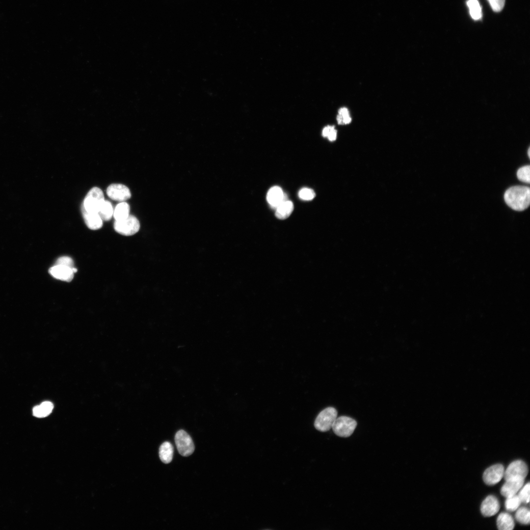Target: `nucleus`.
I'll list each match as a JSON object with an SVG mask.
<instances>
[{"label":"nucleus","mask_w":530,"mask_h":530,"mask_svg":"<svg viewBox=\"0 0 530 530\" xmlns=\"http://www.w3.org/2000/svg\"><path fill=\"white\" fill-rule=\"evenodd\" d=\"M504 199L512 209L517 211H524L530 205V187L522 186H512L505 192Z\"/></svg>","instance_id":"1"},{"label":"nucleus","mask_w":530,"mask_h":530,"mask_svg":"<svg viewBox=\"0 0 530 530\" xmlns=\"http://www.w3.org/2000/svg\"><path fill=\"white\" fill-rule=\"evenodd\" d=\"M105 200L102 190L98 187H94L85 197L82 207L87 212L98 213Z\"/></svg>","instance_id":"2"},{"label":"nucleus","mask_w":530,"mask_h":530,"mask_svg":"<svg viewBox=\"0 0 530 530\" xmlns=\"http://www.w3.org/2000/svg\"><path fill=\"white\" fill-rule=\"evenodd\" d=\"M337 410L332 407H328L322 410L317 416L314 422L315 427L318 431L326 432L332 428V425L337 418Z\"/></svg>","instance_id":"3"},{"label":"nucleus","mask_w":530,"mask_h":530,"mask_svg":"<svg viewBox=\"0 0 530 530\" xmlns=\"http://www.w3.org/2000/svg\"><path fill=\"white\" fill-rule=\"evenodd\" d=\"M356 426L357 422L353 419L346 416H341L336 418L332 428L337 436L348 437L353 433Z\"/></svg>","instance_id":"4"},{"label":"nucleus","mask_w":530,"mask_h":530,"mask_svg":"<svg viewBox=\"0 0 530 530\" xmlns=\"http://www.w3.org/2000/svg\"><path fill=\"white\" fill-rule=\"evenodd\" d=\"M114 229L118 233L126 236H132L136 234L140 229V223L137 218L132 215H129L124 219L115 220L114 223Z\"/></svg>","instance_id":"5"},{"label":"nucleus","mask_w":530,"mask_h":530,"mask_svg":"<svg viewBox=\"0 0 530 530\" xmlns=\"http://www.w3.org/2000/svg\"><path fill=\"white\" fill-rule=\"evenodd\" d=\"M175 442L179 453L188 456L193 453L194 445L191 437L184 430H180L175 434Z\"/></svg>","instance_id":"6"},{"label":"nucleus","mask_w":530,"mask_h":530,"mask_svg":"<svg viewBox=\"0 0 530 530\" xmlns=\"http://www.w3.org/2000/svg\"><path fill=\"white\" fill-rule=\"evenodd\" d=\"M106 192L111 199L121 202L125 201L131 197L129 188L125 185L120 184L110 185L107 187Z\"/></svg>","instance_id":"7"},{"label":"nucleus","mask_w":530,"mask_h":530,"mask_svg":"<svg viewBox=\"0 0 530 530\" xmlns=\"http://www.w3.org/2000/svg\"><path fill=\"white\" fill-rule=\"evenodd\" d=\"M528 473L527 464L523 461L518 460L511 462L504 472L503 477L505 480L514 477L525 478Z\"/></svg>","instance_id":"8"},{"label":"nucleus","mask_w":530,"mask_h":530,"mask_svg":"<svg viewBox=\"0 0 530 530\" xmlns=\"http://www.w3.org/2000/svg\"><path fill=\"white\" fill-rule=\"evenodd\" d=\"M504 472V467L502 464L491 466L485 470L483 474V481L488 485H494L503 478Z\"/></svg>","instance_id":"9"},{"label":"nucleus","mask_w":530,"mask_h":530,"mask_svg":"<svg viewBox=\"0 0 530 530\" xmlns=\"http://www.w3.org/2000/svg\"><path fill=\"white\" fill-rule=\"evenodd\" d=\"M525 478L522 477H514L505 480L501 489V494L505 498L516 494L523 487Z\"/></svg>","instance_id":"10"},{"label":"nucleus","mask_w":530,"mask_h":530,"mask_svg":"<svg viewBox=\"0 0 530 530\" xmlns=\"http://www.w3.org/2000/svg\"><path fill=\"white\" fill-rule=\"evenodd\" d=\"M72 268L55 264L50 268L49 272L53 277L57 279L70 282L72 280L74 274Z\"/></svg>","instance_id":"11"},{"label":"nucleus","mask_w":530,"mask_h":530,"mask_svg":"<svg viewBox=\"0 0 530 530\" xmlns=\"http://www.w3.org/2000/svg\"><path fill=\"white\" fill-rule=\"evenodd\" d=\"M500 507V503L497 498L494 496L489 495L482 502L480 511L484 516L490 517L498 513Z\"/></svg>","instance_id":"12"},{"label":"nucleus","mask_w":530,"mask_h":530,"mask_svg":"<svg viewBox=\"0 0 530 530\" xmlns=\"http://www.w3.org/2000/svg\"><path fill=\"white\" fill-rule=\"evenodd\" d=\"M266 199L270 206L276 209L282 202L288 200L287 196L278 186L271 187L267 192Z\"/></svg>","instance_id":"13"},{"label":"nucleus","mask_w":530,"mask_h":530,"mask_svg":"<svg viewBox=\"0 0 530 530\" xmlns=\"http://www.w3.org/2000/svg\"><path fill=\"white\" fill-rule=\"evenodd\" d=\"M81 211L85 223L89 229L96 230L103 226V220L98 213L87 212L82 207Z\"/></svg>","instance_id":"14"},{"label":"nucleus","mask_w":530,"mask_h":530,"mask_svg":"<svg viewBox=\"0 0 530 530\" xmlns=\"http://www.w3.org/2000/svg\"><path fill=\"white\" fill-rule=\"evenodd\" d=\"M514 525L512 517L507 513H501L497 518V526L500 530H512Z\"/></svg>","instance_id":"15"},{"label":"nucleus","mask_w":530,"mask_h":530,"mask_svg":"<svg viewBox=\"0 0 530 530\" xmlns=\"http://www.w3.org/2000/svg\"><path fill=\"white\" fill-rule=\"evenodd\" d=\"M293 208L292 201L288 200L284 201L275 209V216L280 219H286L291 214Z\"/></svg>","instance_id":"16"},{"label":"nucleus","mask_w":530,"mask_h":530,"mask_svg":"<svg viewBox=\"0 0 530 530\" xmlns=\"http://www.w3.org/2000/svg\"><path fill=\"white\" fill-rule=\"evenodd\" d=\"M53 408V404L48 401L42 402L33 408V415L37 418H44L49 415Z\"/></svg>","instance_id":"17"},{"label":"nucleus","mask_w":530,"mask_h":530,"mask_svg":"<svg viewBox=\"0 0 530 530\" xmlns=\"http://www.w3.org/2000/svg\"><path fill=\"white\" fill-rule=\"evenodd\" d=\"M173 456V447L169 442L163 443L159 449V456L161 461L165 464L169 463Z\"/></svg>","instance_id":"18"},{"label":"nucleus","mask_w":530,"mask_h":530,"mask_svg":"<svg viewBox=\"0 0 530 530\" xmlns=\"http://www.w3.org/2000/svg\"><path fill=\"white\" fill-rule=\"evenodd\" d=\"M130 208L129 205L126 202H121L118 204L113 211V214L115 220L124 219L130 215Z\"/></svg>","instance_id":"19"},{"label":"nucleus","mask_w":530,"mask_h":530,"mask_svg":"<svg viewBox=\"0 0 530 530\" xmlns=\"http://www.w3.org/2000/svg\"><path fill=\"white\" fill-rule=\"evenodd\" d=\"M467 5L469 9L471 17L475 20H478L482 17L481 7L477 0H468Z\"/></svg>","instance_id":"20"},{"label":"nucleus","mask_w":530,"mask_h":530,"mask_svg":"<svg viewBox=\"0 0 530 530\" xmlns=\"http://www.w3.org/2000/svg\"><path fill=\"white\" fill-rule=\"evenodd\" d=\"M113 211L111 203L108 201L105 200L98 213L103 220L108 221L113 216Z\"/></svg>","instance_id":"21"},{"label":"nucleus","mask_w":530,"mask_h":530,"mask_svg":"<svg viewBox=\"0 0 530 530\" xmlns=\"http://www.w3.org/2000/svg\"><path fill=\"white\" fill-rule=\"evenodd\" d=\"M515 518L521 524L524 525L529 524L530 519L529 509L525 507L519 508L516 512Z\"/></svg>","instance_id":"22"},{"label":"nucleus","mask_w":530,"mask_h":530,"mask_svg":"<svg viewBox=\"0 0 530 530\" xmlns=\"http://www.w3.org/2000/svg\"><path fill=\"white\" fill-rule=\"evenodd\" d=\"M506 498L504 503L505 507L509 511L517 510L522 503L518 495L516 494Z\"/></svg>","instance_id":"23"},{"label":"nucleus","mask_w":530,"mask_h":530,"mask_svg":"<svg viewBox=\"0 0 530 530\" xmlns=\"http://www.w3.org/2000/svg\"><path fill=\"white\" fill-rule=\"evenodd\" d=\"M530 166L529 165H525L520 168L517 172L518 179L523 182L530 184Z\"/></svg>","instance_id":"24"},{"label":"nucleus","mask_w":530,"mask_h":530,"mask_svg":"<svg viewBox=\"0 0 530 530\" xmlns=\"http://www.w3.org/2000/svg\"><path fill=\"white\" fill-rule=\"evenodd\" d=\"M316 194L311 188H303L298 192L299 197L303 200H311L315 198Z\"/></svg>","instance_id":"25"},{"label":"nucleus","mask_w":530,"mask_h":530,"mask_svg":"<svg viewBox=\"0 0 530 530\" xmlns=\"http://www.w3.org/2000/svg\"><path fill=\"white\" fill-rule=\"evenodd\" d=\"M530 491V482H528L523 486L518 495L522 503L526 504L529 503Z\"/></svg>","instance_id":"26"},{"label":"nucleus","mask_w":530,"mask_h":530,"mask_svg":"<svg viewBox=\"0 0 530 530\" xmlns=\"http://www.w3.org/2000/svg\"><path fill=\"white\" fill-rule=\"evenodd\" d=\"M492 9L495 12H500L504 8L505 0H488Z\"/></svg>","instance_id":"27"},{"label":"nucleus","mask_w":530,"mask_h":530,"mask_svg":"<svg viewBox=\"0 0 530 530\" xmlns=\"http://www.w3.org/2000/svg\"><path fill=\"white\" fill-rule=\"evenodd\" d=\"M56 265H60L70 267H74V261L72 259L68 256H62L59 258L56 262Z\"/></svg>","instance_id":"28"},{"label":"nucleus","mask_w":530,"mask_h":530,"mask_svg":"<svg viewBox=\"0 0 530 530\" xmlns=\"http://www.w3.org/2000/svg\"><path fill=\"white\" fill-rule=\"evenodd\" d=\"M327 137L330 141H331L336 140L337 137V131L335 129L334 126H332L331 131Z\"/></svg>","instance_id":"29"},{"label":"nucleus","mask_w":530,"mask_h":530,"mask_svg":"<svg viewBox=\"0 0 530 530\" xmlns=\"http://www.w3.org/2000/svg\"><path fill=\"white\" fill-rule=\"evenodd\" d=\"M332 127V126H327L323 128L322 132V134L323 137H327Z\"/></svg>","instance_id":"30"},{"label":"nucleus","mask_w":530,"mask_h":530,"mask_svg":"<svg viewBox=\"0 0 530 530\" xmlns=\"http://www.w3.org/2000/svg\"><path fill=\"white\" fill-rule=\"evenodd\" d=\"M338 113L339 114L341 115L342 117L349 115L348 110L345 107L340 108L338 111Z\"/></svg>","instance_id":"31"},{"label":"nucleus","mask_w":530,"mask_h":530,"mask_svg":"<svg viewBox=\"0 0 530 530\" xmlns=\"http://www.w3.org/2000/svg\"><path fill=\"white\" fill-rule=\"evenodd\" d=\"M343 118L344 124H348L351 121V118L349 115L343 117Z\"/></svg>","instance_id":"32"},{"label":"nucleus","mask_w":530,"mask_h":530,"mask_svg":"<svg viewBox=\"0 0 530 530\" xmlns=\"http://www.w3.org/2000/svg\"><path fill=\"white\" fill-rule=\"evenodd\" d=\"M337 120L338 123L339 124H340V125L344 124V123H343V118L341 115H340L339 114L337 116Z\"/></svg>","instance_id":"33"},{"label":"nucleus","mask_w":530,"mask_h":530,"mask_svg":"<svg viewBox=\"0 0 530 530\" xmlns=\"http://www.w3.org/2000/svg\"><path fill=\"white\" fill-rule=\"evenodd\" d=\"M530 148H529V149H528V156H529V158H530Z\"/></svg>","instance_id":"34"}]
</instances>
